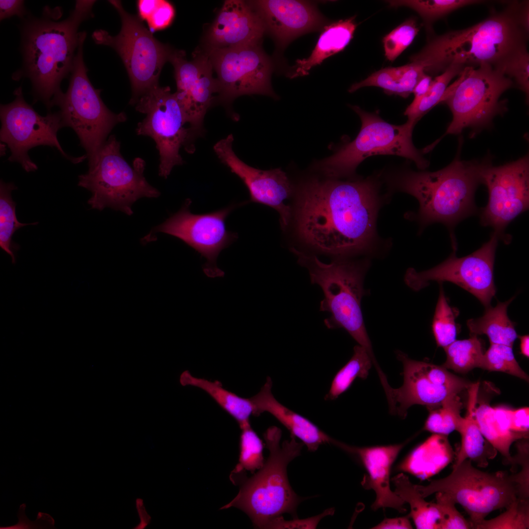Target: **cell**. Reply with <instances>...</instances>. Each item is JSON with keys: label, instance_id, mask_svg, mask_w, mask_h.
I'll return each mask as SVG.
<instances>
[{"label": "cell", "instance_id": "9", "mask_svg": "<svg viewBox=\"0 0 529 529\" xmlns=\"http://www.w3.org/2000/svg\"><path fill=\"white\" fill-rule=\"evenodd\" d=\"M350 107L361 120L358 135L332 155L318 161L315 164V168L329 178L350 177L362 161L376 155H397L413 161L420 169L427 167L428 162L412 141L415 123L408 120L402 125L391 124L377 114L366 112L358 106Z\"/></svg>", "mask_w": 529, "mask_h": 529}, {"label": "cell", "instance_id": "5", "mask_svg": "<svg viewBox=\"0 0 529 529\" xmlns=\"http://www.w3.org/2000/svg\"><path fill=\"white\" fill-rule=\"evenodd\" d=\"M282 432L276 427L268 428L264 434L269 454L263 466L253 476L245 480L238 494L221 509L232 507L244 512L255 527L280 528L282 514L295 515L301 501L291 487L287 476L289 463L300 455L303 443L290 435V439L280 444Z\"/></svg>", "mask_w": 529, "mask_h": 529}, {"label": "cell", "instance_id": "21", "mask_svg": "<svg viewBox=\"0 0 529 529\" xmlns=\"http://www.w3.org/2000/svg\"><path fill=\"white\" fill-rule=\"evenodd\" d=\"M232 134L218 141L213 148L220 161L243 182L250 193V201L268 206L279 213L285 229L290 217V208L284 204L292 192L286 173L281 168L264 170L248 166L235 154Z\"/></svg>", "mask_w": 529, "mask_h": 529}, {"label": "cell", "instance_id": "27", "mask_svg": "<svg viewBox=\"0 0 529 529\" xmlns=\"http://www.w3.org/2000/svg\"><path fill=\"white\" fill-rule=\"evenodd\" d=\"M479 386V382L472 383L467 389V412L458 431L461 436V445L453 468L467 459L476 462L478 466L484 467L488 465V459L496 455L497 450L484 437L476 419Z\"/></svg>", "mask_w": 529, "mask_h": 529}, {"label": "cell", "instance_id": "14", "mask_svg": "<svg viewBox=\"0 0 529 529\" xmlns=\"http://www.w3.org/2000/svg\"><path fill=\"white\" fill-rule=\"evenodd\" d=\"M13 94L14 100L8 104H1L0 107V139L10 149L9 161L19 163L27 172L37 170L38 167L28 152L39 145L55 147L63 157L73 164L87 158L86 154L73 157L63 149L57 133L65 126L59 111L41 116L25 100L22 86L16 89Z\"/></svg>", "mask_w": 529, "mask_h": 529}, {"label": "cell", "instance_id": "28", "mask_svg": "<svg viewBox=\"0 0 529 529\" xmlns=\"http://www.w3.org/2000/svg\"><path fill=\"white\" fill-rule=\"evenodd\" d=\"M475 417L485 439L512 464L510 446L515 441L529 438V436L511 431L508 412L500 408H493L487 403L482 402L476 406Z\"/></svg>", "mask_w": 529, "mask_h": 529}, {"label": "cell", "instance_id": "3", "mask_svg": "<svg viewBox=\"0 0 529 529\" xmlns=\"http://www.w3.org/2000/svg\"><path fill=\"white\" fill-rule=\"evenodd\" d=\"M523 1H513L499 12L466 29L451 31L430 38L426 46L409 58L431 76L453 65L497 68L522 47L527 45L528 32L522 23Z\"/></svg>", "mask_w": 529, "mask_h": 529}, {"label": "cell", "instance_id": "15", "mask_svg": "<svg viewBox=\"0 0 529 529\" xmlns=\"http://www.w3.org/2000/svg\"><path fill=\"white\" fill-rule=\"evenodd\" d=\"M216 74L218 100L230 103L245 95L277 98L271 83L273 65L261 45L203 50Z\"/></svg>", "mask_w": 529, "mask_h": 529}, {"label": "cell", "instance_id": "54", "mask_svg": "<svg viewBox=\"0 0 529 529\" xmlns=\"http://www.w3.org/2000/svg\"><path fill=\"white\" fill-rule=\"evenodd\" d=\"M432 81V76L425 73L422 75L413 90L414 98L412 101L418 100L427 93Z\"/></svg>", "mask_w": 529, "mask_h": 529}, {"label": "cell", "instance_id": "34", "mask_svg": "<svg viewBox=\"0 0 529 529\" xmlns=\"http://www.w3.org/2000/svg\"><path fill=\"white\" fill-rule=\"evenodd\" d=\"M372 363L367 350L359 344L356 345L350 360L335 376L325 400H334L337 398L349 389L356 378L366 379Z\"/></svg>", "mask_w": 529, "mask_h": 529}, {"label": "cell", "instance_id": "35", "mask_svg": "<svg viewBox=\"0 0 529 529\" xmlns=\"http://www.w3.org/2000/svg\"><path fill=\"white\" fill-rule=\"evenodd\" d=\"M17 187L12 183H5L2 180L0 183V247L9 255L12 263H15L13 249H17V245L12 241V237L16 231L28 225L37 224L38 222L23 223L20 222L16 215V203L11 197L12 191Z\"/></svg>", "mask_w": 529, "mask_h": 529}, {"label": "cell", "instance_id": "53", "mask_svg": "<svg viewBox=\"0 0 529 529\" xmlns=\"http://www.w3.org/2000/svg\"><path fill=\"white\" fill-rule=\"evenodd\" d=\"M160 0H139L137 2L138 17L142 21L150 17L158 6Z\"/></svg>", "mask_w": 529, "mask_h": 529}, {"label": "cell", "instance_id": "43", "mask_svg": "<svg viewBox=\"0 0 529 529\" xmlns=\"http://www.w3.org/2000/svg\"><path fill=\"white\" fill-rule=\"evenodd\" d=\"M419 31L416 19L410 18L393 29L383 39L386 58L391 62L413 42Z\"/></svg>", "mask_w": 529, "mask_h": 529}, {"label": "cell", "instance_id": "44", "mask_svg": "<svg viewBox=\"0 0 529 529\" xmlns=\"http://www.w3.org/2000/svg\"><path fill=\"white\" fill-rule=\"evenodd\" d=\"M496 69L510 78L526 94H529V54L527 45L516 51Z\"/></svg>", "mask_w": 529, "mask_h": 529}, {"label": "cell", "instance_id": "45", "mask_svg": "<svg viewBox=\"0 0 529 529\" xmlns=\"http://www.w3.org/2000/svg\"><path fill=\"white\" fill-rule=\"evenodd\" d=\"M436 504L441 515L440 529H472L467 521L455 507V503L441 492L436 493Z\"/></svg>", "mask_w": 529, "mask_h": 529}, {"label": "cell", "instance_id": "41", "mask_svg": "<svg viewBox=\"0 0 529 529\" xmlns=\"http://www.w3.org/2000/svg\"><path fill=\"white\" fill-rule=\"evenodd\" d=\"M481 368L490 371L502 372L529 381V376L515 358L512 347L505 345L490 344L484 353Z\"/></svg>", "mask_w": 529, "mask_h": 529}, {"label": "cell", "instance_id": "52", "mask_svg": "<svg viewBox=\"0 0 529 529\" xmlns=\"http://www.w3.org/2000/svg\"><path fill=\"white\" fill-rule=\"evenodd\" d=\"M409 517V515H407L405 517L385 519L372 529H412Z\"/></svg>", "mask_w": 529, "mask_h": 529}, {"label": "cell", "instance_id": "7", "mask_svg": "<svg viewBox=\"0 0 529 529\" xmlns=\"http://www.w3.org/2000/svg\"><path fill=\"white\" fill-rule=\"evenodd\" d=\"M87 33L80 32V41L70 75L66 93H61L53 100L59 107L65 127L76 134L80 144L86 152L89 168L94 166L99 152L113 128L124 122V112L110 111L100 96V89L91 83L83 59V45Z\"/></svg>", "mask_w": 529, "mask_h": 529}, {"label": "cell", "instance_id": "42", "mask_svg": "<svg viewBox=\"0 0 529 529\" xmlns=\"http://www.w3.org/2000/svg\"><path fill=\"white\" fill-rule=\"evenodd\" d=\"M506 510L495 518L483 520L477 529H526L529 528V498L518 497Z\"/></svg>", "mask_w": 529, "mask_h": 529}, {"label": "cell", "instance_id": "33", "mask_svg": "<svg viewBox=\"0 0 529 529\" xmlns=\"http://www.w3.org/2000/svg\"><path fill=\"white\" fill-rule=\"evenodd\" d=\"M444 349L446 360L442 365L446 369L465 374L475 368H481L484 353L477 336L456 339Z\"/></svg>", "mask_w": 529, "mask_h": 529}, {"label": "cell", "instance_id": "38", "mask_svg": "<svg viewBox=\"0 0 529 529\" xmlns=\"http://www.w3.org/2000/svg\"><path fill=\"white\" fill-rule=\"evenodd\" d=\"M464 68L459 65H453L435 77L427 93L418 100L412 101L406 109L404 114L407 116L408 120L416 123L430 109L441 103L449 83Z\"/></svg>", "mask_w": 529, "mask_h": 529}, {"label": "cell", "instance_id": "32", "mask_svg": "<svg viewBox=\"0 0 529 529\" xmlns=\"http://www.w3.org/2000/svg\"><path fill=\"white\" fill-rule=\"evenodd\" d=\"M394 491L410 507L408 515L418 529H440L441 515L436 503L427 502L417 491L409 478L400 473L392 479Z\"/></svg>", "mask_w": 529, "mask_h": 529}, {"label": "cell", "instance_id": "8", "mask_svg": "<svg viewBox=\"0 0 529 529\" xmlns=\"http://www.w3.org/2000/svg\"><path fill=\"white\" fill-rule=\"evenodd\" d=\"M120 149V142L114 135L110 136L94 166L78 176V185L92 193L88 203L92 209L101 211L111 208L130 216L132 205L137 200L156 198L160 192L144 176V161L137 158L131 166Z\"/></svg>", "mask_w": 529, "mask_h": 529}, {"label": "cell", "instance_id": "50", "mask_svg": "<svg viewBox=\"0 0 529 529\" xmlns=\"http://www.w3.org/2000/svg\"><path fill=\"white\" fill-rule=\"evenodd\" d=\"M25 507L26 505L24 504H23L20 505L18 515L19 518V522L16 525L10 527H6L5 528H2L1 527L0 529H23V528L25 526V525L28 523H28L27 525L26 529H52V528L48 524L43 523H41V521H42L47 516L48 514L39 512L38 513V516L36 521L35 522L30 521L26 517V515L25 514L24 511Z\"/></svg>", "mask_w": 529, "mask_h": 529}, {"label": "cell", "instance_id": "20", "mask_svg": "<svg viewBox=\"0 0 529 529\" xmlns=\"http://www.w3.org/2000/svg\"><path fill=\"white\" fill-rule=\"evenodd\" d=\"M188 61L185 52L174 49L169 62L174 68L176 96L186 115L189 128L196 138L202 132L205 115L218 92L216 78L208 55L200 49Z\"/></svg>", "mask_w": 529, "mask_h": 529}, {"label": "cell", "instance_id": "1", "mask_svg": "<svg viewBox=\"0 0 529 529\" xmlns=\"http://www.w3.org/2000/svg\"><path fill=\"white\" fill-rule=\"evenodd\" d=\"M382 203L378 183L370 177L311 179L299 189L296 229L318 252L337 258L370 254L379 243L376 220Z\"/></svg>", "mask_w": 529, "mask_h": 529}, {"label": "cell", "instance_id": "13", "mask_svg": "<svg viewBox=\"0 0 529 529\" xmlns=\"http://www.w3.org/2000/svg\"><path fill=\"white\" fill-rule=\"evenodd\" d=\"M135 106L137 111L145 115L137 125L136 133L154 141L159 154V175L167 179L174 167L184 163L180 148L184 146L190 153L195 150V138L185 126L188 121L184 109L175 93L169 87L159 85L143 95Z\"/></svg>", "mask_w": 529, "mask_h": 529}, {"label": "cell", "instance_id": "4", "mask_svg": "<svg viewBox=\"0 0 529 529\" xmlns=\"http://www.w3.org/2000/svg\"><path fill=\"white\" fill-rule=\"evenodd\" d=\"M488 161H463L457 154L440 170H404L392 176L390 184L417 200L418 212L413 216L421 227L439 222L453 232L457 224L477 212L475 193L481 184V170Z\"/></svg>", "mask_w": 529, "mask_h": 529}, {"label": "cell", "instance_id": "18", "mask_svg": "<svg viewBox=\"0 0 529 529\" xmlns=\"http://www.w3.org/2000/svg\"><path fill=\"white\" fill-rule=\"evenodd\" d=\"M397 357L403 363L404 382L399 388L391 387L386 395L390 412L401 418L406 417L413 405L428 409L437 406L472 384L442 365L413 360L402 352H397Z\"/></svg>", "mask_w": 529, "mask_h": 529}, {"label": "cell", "instance_id": "16", "mask_svg": "<svg viewBox=\"0 0 529 529\" xmlns=\"http://www.w3.org/2000/svg\"><path fill=\"white\" fill-rule=\"evenodd\" d=\"M499 237L493 233L489 240L465 257L456 255V249L444 262L427 270L409 268L405 275L407 285L415 291L427 287L431 281L453 283L477 298L485 308L496 292L494 264Z\"/></svg>", "mask_w": 529, "mask_h": 529}, {"label": "cell", "instance_id": "22", "mask_svg": "<svg viewBox=\"0 0 529 529\" xmlns=\"http://www.w3.org/2000/svg\"><path fill=\"white\" fill-rule=\"evenodd\" d=\"M262 21L265 32L282 48L295 38L317 30L325 20L311 2L294 0L247 1Z\"/></svg>", "mask_w": 529, "mask_h": 529}, {"label": "cell", "instance_id": "29", "mask_svg": "<svg viewBox=\"0 0 529 529\" xmlns=\"http://www.w3.org/2000/svg\"><path fill=\"white\" fill-rule=\"evenodd\" d=\"M179 383L184 386H192L204 390L236 420L240 427L249 422L250 416L253 415L254 407L250 398L238 396L224 388L218 381L212 382L194 377L186 370L180 375Z\"/></svg>", "mask_w": 529, "mask_h": 529}, {"label": "cell", "instance_id": "49", "mask_svg": "<svg viewBox=\"0 0 529 529\" xmlns=\"http://www.w3.org/2000/svg\"><path fill=\"white\" fill-rule=\"evenodd\" d=\"M510 429L513 432L529 436V407H526L516 409H512Z\"/></svg>", "mask_w": 529, "mask_h": 529}, {"label": "cell", "instance_id": "40", "mask_svg": "<svg viewBox=\"0 0 529 529\" xmlns=\"http://www.w3.org/2000/svg\"><path fill=\"white\" fill-rule=\"evenodd\" d=\"M240 455L239 463L232 475L241 473L244 470L254 472L264 463V445L262 440L251 427L250 422L240 427Z\"/></svg>", "mask_w": 529, "mask_h": 529}, {"label": "cell", "instance_id": "48", "mask_svg": "<svg viewBox=\"0 0 529 529\" xmlns=\"http://www.w3.org/2000/svg\"><path fill=\"white\" fill-rule=\"evenodd\" d=\"M24 0H0V19L9 18L13 16H17L21 19L25 17L29 12L24 5Z\"/></svg>", "mask_w": 529, "mask_h": 529}, {"label": "cell", "instance_id": "26", "mask_svg": "<svg viewBox=\"0 0 529 529\" xmlns=\"http://www.w3.org/2000/svg\"><path fill=\"white\" fill-rule=\"evenodd\" d=\"M357 26L355 17L325 26L310 56L297 60L295 65L288 73V77L293 78L306 75L312 68L342 51L353 38Z\"/></svg>", "mask_w": 529, "mask_h": 529}, {"label": "cell", "instance_id": "36", "mask_svg": "<svg viewBox=\"0 0 529 529\" xmlns=\"http://www.w3.org/2000/svg\"><path fill=\"white\" fill-rule=\"evenodd\" d=\"M391 7L404 6L416 11L422 18L427 32H433V24L447 14L462 7L481 3L476 0H393L386 1Z\"/></svg>", "mask_w": 529, "mask_h": 529}, {"label": "cell", "instance_id": "25", "mask_svg": "<svg viewBox=\"0 0 529 529\" xmlns=\"http://www.w3.org/2000/svg\"><path fill=\"white\" fill-rule=\"evenodd\" d=\"M272 383L270 377L260 391L250 398L254 407L253 416H259L267 412L274 416L290 433L314 452L322 444L333 443L335 439L321 430L309 420L290 410L277 401L271 392Z\"/></svg>", "mask_w": 529, "mask_h": 529}, {"label": "cell", "instance_id": "11", "mask_svg": "<svg viewBox=\"0 0 529 529\" xmlns=\"http://www.w3.org/2000/svg\"><path fill=\"white\" fill-rule=\"evenodd\" d=\"M108 2L120 17V32L112 36L105 30L96 29L92 37L97 45L113 48L121 58L131 85L129 104L135 105L143 95L159 85L162 70L175 49L156 39L139 17L123 8L120 0Z\"/></svg>", "mask_w": 529, "mask_h": 529}, {"label": "cell", "instance_id": "46", "mask_svg": "<svg viewBox=\"0 0 529 529\" xmlns=\"http://www.w3.org/2000/svg\"><path fill=\"white\" fill-rule=\"evenodd\" d=\"M398 86V95L406 98L412 93L418 81L425 73L423 67L415 63L394 67Z\"/></svg>", "mask_w": 529, "mask_h": 529}, {"label": "cell", "instance_id": "24", "mask_svg": "<svg viewBox=\"0 0 529 529\" xmlns=\"http://www.w3.org/2000/svg\"><path fill=\"white\" fill-rule=\"evenodd\" d=\"M406 443L387 446L358 447L337 441L335 445L357 456L361 460L368 475L361 482L366 489H373L376 498L371 505L373 510L390 507L404 513L406 502L393 492L390 486L391 466Z\"/></svg>", "mask_w": 529, "mask_h": 529}, {"label": "cell", "instance_id": "31", "mask_svg": "<svg viewBox=\"0 0 529 529\" xmlns=\"http://www.w3.org/2000/svg\"><path fill=\"white\" fill-rule=\"evenodd\" d=\"M514 299L504 302H498L492 307L486 308L483 315L477 318L467 321V326L471 335H485L490 344H503L512 347L518 337L515 324L509 318L507 310Z\"/></svg>", "mask_w": 529, "mask_h": 529}, {"label": "cell", "instance_id": "55", "mask_svg": "<svg viewBox=\"0 0 529 529\" xmlns=\"http://www.w3.org/2000/svg\"><path fill=\"white\" fill-rule=\"evenodd\" d=\"M520 340V350L521 354L524 356L529 357V335L518 336Z\"/></svg>", "mask_w": 529, "mask_h": 529}, {"label": "cell", "instance_id": "17", "mask_svg": "<svg viewBox=\"0 0 529 529\" xmlns=\"http://www.w3.org/2000/svg\"><path fill=\"white\" fill-rule=\"evenodd\" d=\"M481 184L488 190L486 205L481 209L480 222L504 239L505 228L529 207V158L493 166L489 160L481 172Z\"/></svg>", "mask_w": 529, "mask_h": 529}, {"label": "cell", "instance_id": "37", "mask_svg": "<svg viewBox=\"0 0 529 529\" xmlns=\"http://www.w3.org/2000/svg\"><path fill=\"white\" fill-rule=\"evenodd\" d=\"M462 407L459 396L455 394L440 405L428 409L429 413L423 429L446 436L454 431L458 432L463 418L460 415Z\"/></svg>", "mask_w": 529, "mask_h": 529}, {"label": "cell", "instance_id": "51", "mask_svg": "<svg viewBox=\"0 0 529 529\" xmlns=\"http://www.w3.org/2000/svg\"><path fill=\"white\" fill-rule=\"evenodd\" d=\"M135 507L139 521L133 529H145L150 524L152 517L146 508L144 499L137 498L135 500Z\"/></svg>", "mask_w": 529, "mask_h": 529}, {"label": "cell", "instance_id": "6", "mask_svg": "<svg viewBox=\"0 0 529 529\" xmlns=\"http://www.w3.org/2000/svg\"><path fill=\"white\" fill-rule=\"evenodd\" d=\"M298 262L306 267L312 284L322 289L324 298L320 311L330 313L324 324L329 329L342 328L369 353L375 367L378 365L363 319L361 301L365 294L364 278L369 267L368 259L337 258L330 264L315 256L292 248Z\"/></svg>", "mask_w": 529, "mask_h": 529}, {"label": "cell", "instance_id": "30", "mask_svg": "<svg viewBox=\"0 0 529 529\" xmlns=\"http://www.w3.org/2000/svg\"><path fill=\"white\" fill-rule=\"evenodd\" d=\"M449 448L446 435L433 433L413 450L397 469L420 479H426L442 468L445 460L443 452Z\"/></svg>", "mask_w": 529, "mask_h": 529}, {"label": "cell", "instance_id": "23", "mask_svg": "<svg viewBox=\"0 0 529 529\" xmlns=\"http://www.w3.org/2000/svg\"><path fill=\"white\" fill-rule=\"evenodd\" d=\"M265 30L247 1L225 0L208 28L201 49H223L261 45Z\"/></svg>", "mask_w": 529, "mask_h": 529}, {"label": "cell", "instance_id": "2", "mask_svg": "<svg viewBox=\"0 0 529 529\" xmlns=\"http://www.w3.org/2000/svg\"><path fill=\"white\" fill-rule=\"evenodd\" d=\"M96 0H78L65 19L60 7L44 8L41 16L29 13L21 19L22 67L12 74L14 80L29 79L34 103L41 101L50 112L62 92V81L70 75L80 41L78 28L94 16Z\"/></svg>", "mask_w": 529, "mask_h": 529}, {"label": "cell", "instance_id": "47", "mask_svg": "<svg viewBox=\"0 0 529 529\" xmlns=\"http://www.w3.org/2000/svg\"><path fill=\"white\" fill-rule=\"evenodd\" d=\"M175 16V9L172 4L165 0L160 2L146 22L150 30L164 29L170 25Z\"/></svg>", "mask_w": 529, "mask_h": 529}, {"label": "cell", "instance_id": "39", "mask_svg": "<svg viewBox=\"0 0 529 529\" xmlns=\"http://www.w3.org/2000/svg\"><path fill=\"white\" fill-rule=\"evenodd\" d=\"M458 314L457 310L449 305L442 286H440L432 324L437 346L444 348L456 340L457 329L456 319Z\"/></svg>", "mask_w": 529, "mask_h": 529}, {"label": "cell", "instance_id": "10", "mask_svg": "<svg viewBox=\"0 0 529 529\" xmlns=\"http://www.w3.org/2000/svg\"><path fill=\"white\" fill-rule=\"evenodd\" d=\"M415 486L424 498L441 492L460 504L469 514L472 529L490 512L507 508L518 497L525 498L516 473L485 472L474 467L468 459L453 468L448 476L432 481L426 486Z\"/></svg>", "mask_w": 529, "mask_h": 529}, {"label": "cell", "instance_id": "19", "mask_svg": "<svg viewBox=\"0 0 529 529\" xmlns=\"http://www.w3.org/2000/svg\"><path fill=\"white\" fill-rule=\"evenodd\" d=\"M192 201L187 199L179 211L155 227L145 237L162 232L174 236L190 246L206 259L203 269L211 278L223 276L216 259L220 251L238 238V234L226 230L225 219L237 206H230L205 214L191 212Z\"/></svg>", "mask_w": 529, "mask_h": 529}, {"label": "cell", "instance_id": "12", "mask_svg": "<svg viewBox=\"0 0 529 529\" xmlns=\"http://www.w3.org/2000/svg\"><path fill=\"white\" fill-rule=\"evenodd\" d=\"M447 87L441 102L452 113L445 135L459 134L465 128L488 127L493 118L507 110L501 96L514 85L510 78L490 66L465 67Z\"/></svg>", "mask_w": 529, "mask_h": 529}]
</instances>
